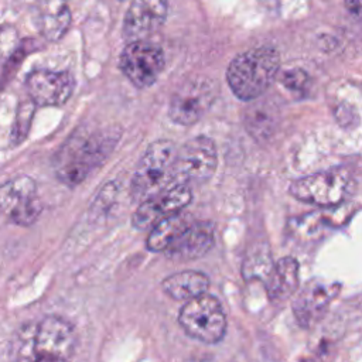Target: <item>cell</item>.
I'll return each instance as SVG.
<instances>
[{"mask_svg":"<svg viewBox=\"0 0 362 362\" xmlns=\"http://www.w3.org/2000/svg\"><path fill=\"white\" fill-rule=\"evenodd\" d=\"M75 349L74 325L62 317L47 315L16 331L10 354L14 362H71Z\"/></svg>","mask_w":362,"mask_h":362,"instance_id":"6da1fadb","label":"cell"},{"mask_svg":"<svg viewBox=\"0 0 362 362\" xmlns=\"http://www.w3.org/2000/svg\"><path fill=\"white\" fill-rule=\"evenodd\" d=\"M74 78L66 71L35 69L25 78L30 100L35 106H61L74 92Z\"/></svg>","mask_w":362,"mask_h":362,"instance_id":"7c38bea8","label":"cell"},{"mask_svg":"<svg viewBox=\"0 0 362 362\" xmlns=\"http://www.w3.org/2000/svg\"><path fill=\"white\" fill-rule=\"evenodd\" d=\"M300 281V267L298 262L286 256L273 263V267L266 279V291L273 303H280L290 298L298 287Z\"/></svg>","mask_w":362,"mask_h":362,"instance_id":"e0dca14e","label":"cell"},{"mask_svg":"<svg viewBox=\"0 0 362 362\" xmlns=\"http://www.w3.org/2000/svg\"><path fill=\"white\" fill-rule=\"evenodd\" d=\"M42 212L37 184L28 175H18L0 185V218L18 226L33 225Z\"/></svg>","mask_w":362,"mask_h":362,"instance_id":"9c48e42d","label":"cell"},{"mask_svg":"<svg viewBox=\"0 0 362 362\" xmlns=\"http://www.w3.org/2000/svg\"><path fill=\"white\" fill-rule=\"evenodd\" d=\"M279 71V52L272 47H259L247 49L230 61L226 81L238 99L252 102L270 88Z\"/></svg>","mask_w":362,"mask_h":362,"instance_id":"3957f363","label":"cell"},{"mask_svg":"<svg viewBox=\"0 0 362 362\" xmlns=\"http://www.w3.org/2000/svg\"><path fill=\"white\" fill-rule=\"evenodd\" d=\"M345 7L351 14L356 17L361 14V0H345Z\"/></svg>","mask_w":362,"mask_h":362,"instance_id":"cb8c5ba5","label":"cell"},{"mask_svg":"<svg viewBox=\"0 0 362 362\" xmlns=\"http://www.w3.org/2000/svg\"><path fill=\"white\" fill-rule=\"evenodd\" d=\"M34 110H35V105L31 100L20 103L16 117H14V122H13V126H11V134H10L11 144L16 146L25 140V137L30 132Z\"/></svg>","mask_w":362,"mask_h":362,"instance_id":"7402d4cb","label":"cell"},{"mask_svg":"<svg viewBox=\"0 0 362 362\" xmlns=\"http://www.w3.org/2000/svg\"><path fill=\"white\" fill-rule=\"evenodd\" d=\"M339 286L320 280L308 281L298 293H294L293 313L303 328L317 324L327 313L329 303L337 296Z\"/></svg>","mask_w":362,"mask_h":362,"instance_id":"5bb4252c","label":"cell"},{"mask_svg":"<svg viewBox=\"0 0 362 362\" xmlns=\"http://www.w3.org/2000/svg\"><path fill=\"white\" fill-rule=\"evenodd\" d=\"M117 139L119 130L113 127L78 129L54 157L57 178L68 187L81 184L106 160Z\"/></svg>","mask_w":362,"mask_h":362,"instance_id":"7a4b0ae2","label":"cell"},{"mask_svg":"<svg viewBox=\"0 0 362 362\" xmlns=\"http://www.w3.org/2000/svg\"><path fill=\"white\" fill-rule=\"evenodd\" d=\"M191 187L170 182L163 189L139 204L132 216V225L139 230L151 229L161 219L181 212L191 202Z\"/></svg>","mask_w":362,"mask_h":362,"instance_id":"8fae6325","label":"cell"},{"mask_svg":"<svg viewBox=\"0 0 362 362\" xmlns=\"http://www.w3.org/2000/svg\"><path fill=\"white\" fill-rule=\"evenodd\" d=\"M123 75L136 88H148L160 76L164 68V54L161 48L147 40L127 42L119 59Z\"/></svg>","mask_w":362,"mask_h":362,"instance_id":"30bf717a","label":"cell"},{"mask_svg":"<svg viewBox=\"0 0 362 362\" xmlns=\"http://www.w3.org/2000/svg\"><path fill=\"white\" fill-rule=\"evenodd\" d=\"M215 243V226L209 221H192V223L164 250L173 260H195L211 250Z\"/></svg>","mask_w":362,"mask_h":362,"instance_id":"9a60e30c","label":"cell"},{"mask_svg":"<svg viewBox=\"0 0 362 362\" xmlns=\"http://www.w3.org/2000/svg\"><path fill=\"white\" fill-rule=\"evenodd\" d=\"M279 122L277 106L267 99H255L245 113L247 133L256 140H266L272 136Z\"/></svg>","mask_w":362,"mask_h":362,"instance_id":"d6986e66","label":"cell"},{"mask_svg":"<svg viewBox=\"0 0 362 362\" xmlns=\"http://www.w3.org/2000/svg\"><path fill=\"white\" fill-rule=\"evenodd\" d=\"M216 168V148L211 139L197 136L177 150L170 182L188 187L208 181Z\"/></svg>","mask_w":362,"mask_h":362,"instance_id":"ba28073f","label":"cell"},{"mask_svg":"<svg viewBox=\"0 0 362 362\" xmlns=\"http://www.w3.org/2000/svg\"><path fill=\"white\" fill-rule=\"evenodd\" d=\"M355 191V178L345 168L314 173L291 182L290 194L305 204L337 206Z\"/></svg>","mask_w":362,"mask_h":362,"instance_id":"277c9868","label":"cell"},{"mask_svg":"<svg viewBox=\"0 0 362 362\" xmlns=\"http://www.w3.org/2000/svg\"><path fill=\"white\" fill-rule=\"evenodd\" d=\"M178 322L187 335L205 344L219 342L226 332L225 310L216 297L206 293L181 307Z\"/></svg>","mask_w":362,"mask_h":362,"instance_id":"8992f818","label":"cell"},{"mask_svg":"<svg viewBox=\"0 0 362 362\" xmlns=\"http://www.w3.org/2000/svg\"><path fill=\"white\" fill-rule=\"evenodd\" d=\"M281 83L284 85V88H287L293 93L304 92L305 88L308 86V76L301 69H297V68L288 69L281 75Z\"/></svg>","mask_w":362,"mask_h":362,"instance_id":"603a6c76","label":"cell"},{"mask_svg":"<svg viewBox=\"0 0 362 362\" xmlns=\"http://www.w3.org/2000/svg\"><path fill=\"white\" fill-rule=\"evenodd\" d=\"M273 267V262L270 259V255L267 250H260L256 253L249 255L242 267V274L246 280H253V279H260L266 281L270 270Z\"/></svg>","mask_w":362,"mask_h":362,"instance_id":"44dd1931","label":"cell"},{"mask_svg":"<svg viewBox=\"0 0 362 362\" xmlns=\"http://www.w3.org/2000/svg\"><path fill=\"white\" fill-rule=\"evenodd\" d=\"M161 288L174 300L188 301L208 291L209 279L202 272L184 270L167 276L161 283Z\"/></svg>","mask_w":362,"mask_h":362,"instance_id":"ac0fdd59","label":"cell"},{"mask_svg":"<svg viewBox=\"0 0 362 362\" xmlns=\"http://www.w3.org/2000/svg\"><path fill=\"white\" fill-rule=\"evenodd\" d=\"M168 0H132L123 20V37L132 42L146 40L165 21Z\"/></svg>","mask_w":362,"mask_h":362,"instance_id":"4fadbf2b","label":"cell"},{"mask_svg":"<svg viewBox=\"0 0 362 362\" xmlns=\"http://www.w3.org/2000/svg\"><path fill=\"white\" fill-rule=\"evenodd\" d=\"M71 10L64 0H38L35 23L41 35L48 41L61 40L71 25Z\"/></svg>","mask_w":362,"mask_h":362,"instance_id":"2e32d148","label":"cell"},{"mask_svg":"<svg viewBox=\"0 0 362 362\" xmlns=\"http://www.w3.org/2000/svg\"><path fill=\"white\" fill-rule=\"evenodd\" d=\"M175 153L177 148L170 140H157L147 147L132 178L134 201L141 202L170 184Z\"/></svg>","mask_w":362,"mask_h":362,"instance_id":"5b68a950","label":"cell"},{"mask_svg":"<svg viewBox=\"0 0 362 362\" xmlns=\"http://www.w3.org/2000/svg\"><path fill=\"white\" fill-rule=\"evenodd\" d=\"M219 92L218 82L209 76H192L173 93L168 105L170 119L181 126L197 123L212 106Z\"/></svg>","mask_w":362,"mask_h":362,"instance_id":"52a82bcc","label":"cell"},{"mask_svg":"<svg viewBox=\"0 0 362 362\" xmlns=\"http://www.w3.org/2000/svg\"><path fill=\"white\" fill-rule=\"evenodd\" d=\"M192 216L184 211L157 222L148 232L146 247L150 252H164L191 223Z\"/></svg>","mask_w":362,"mask_h":362,"instance_id":"ffe728a7","label":"cell"}]
</instances>
